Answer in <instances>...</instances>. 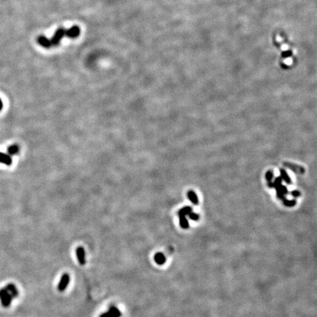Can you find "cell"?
I'll return each instance as SVG.
<instances>
[{
	"mask_svg": "<svg viewBox=\"0 0 317 317\" xmlns=\"http://www.w3.org/2000/svg\"><path fill=\"white\" fill-rule=\"evenodd\" d=\"M80 34V29L79 26H74L73 27L65 30L64 28H59L54 33V36L51 39H48L45 36H40L37 38V42L40 45L44 48H50L52 46H56L59 43L62 38L64 37H68L70 38H75Z\"/></svg>",
	"mask_w": 317,
	"mask_h": 317,
	"instance_id": "cell-1",
	"label": "cell"
},
{
	"mask_svg": "<svg viewBox=\"0 0 317 317\" xmlns=\"http://www.w3.org/2000/svg\"><path fill=\"white\" fill-rule=\"evenodd\" d=\"M19 296V291L13 284H9L0 291V299L4 307L10 305L13 299Z\"/></svg>",
	"mask_w": 317,
	"mask_h": 317,
	"instance_id": "cell-2",
	"label": "cell"
},
{
	"mask_svg": "<svg viewBox=\"0 0 317 317\" xmlns=\"http://www.w3.org/2000/svg\"><path fill=\"white\" fill-rule=\"evenodd\" d=\"M70 275L68 273H64L62 275L60 281H59L58 285H57V290L59 292H63L67 288L68 284L70 283Z\"/></svg>",
	"mask_w": 317,
	"mask_h": 317,
	"instance_id": "cell-3",
	"label": "cell"
},
{
	"mask_svg": "<svg viewBox=\"0 0 317 317\" xmlns=\"http://www.w3.org/2000/svg\"><path fill=\"white\" fill-rule=\"evenodd\" d=\"M76 255L78 262L81 266H84L86 263L85 259V250L83 247L79 246L76 249Z\"/></svg>",
	"mask_w": 317,
	"mask_h": 317,
	"instance_id": "cell-4",
	"label": "cell"
},
{
	"mask_svg": "<svg viewBox=\"0 0 317 317\" xmlns=\"http://www.w3.org/2000/svg\"><path fill=\"white\" fill-rule=\"evenodd\" d=\"M121 312L115 306H111L107 313L102 314L99 317H120Z\"/></svg>",
	"mask_w": 317,
	"mask_h": 317,
	"instance_id": "cell-5",
	"label": "cell"
},
{
	"mask_svg": "<svg viewBox=\"0 0 317 317\" xmlns=\"http://www.w3.org/2000/svg\"><path fill=\"white\" fill-rule=\"evenodd\" d=\"M284 165H285L286 167H287L289 169L292 170L293 172H295V173H297L303 174L304 173H305V169H304L302 166H299V165L293 164H291V163H287V162L284 163Z\"/></svg>",
	"mask_w": 317,
	"mask_h": 317,
	"instance_id": "cell-6",
	"label": "cell"
},
{
	"mask_svg": "<svg viewBox=\"0 0 317 317\" xmlns=\"http://www.w3.org/2000/svg\"><path fill=\"white\" fill-rule=\"evenodd\" d=\"M276 192L277 197L281 200L284 199V198H285V195H287L288 193V191L287 188H286V186H283V185H282V186H280L279 188L276 189Z\"/></svg>",
	"mask_w": 317,
	"mask_h": 317,
	"instance_id": "cell-7",
	"label": "cell"
},
{
	"mask_svg": "<svg viewBox=\"0 0 317 317\" xmlns=\"http://www.w3.org/2000/svg\"><path fill=\"white\" fill-rule=\"evenodd\" d=\"M154 261L158 265H162L166 262V258L165 255L162 253H157L154 255Z\"/></svg>",
	"mask_w": 317,
	"mask_h": 317,
	"instance_id": "cell-8",
	"label": "cell"
},
{
	"mask_svg": "<svg viewBox=\"0 0 317 317\" xmlns=\"http://www.w3.org/2000/svg\"><path fill=\"white\" fill-rule=\"evenodd\" d=\"M280 173H281V177L282 178V180H283L287 184H292V180L289 177V175H288L287 172H286L284 169H280Z\"/></svg>",
	"mask_w": 317,
	"mask_h": 317,
	"instance_id": "cell-9",
	"label": "cell"
},
{
	"mask_svg": "<svg viewBox=\"0 0 317 317\" xmlns=\"http://www.w3.org/2000/svg\"><path fill=\"white\" fill-rule=\"evenodd\" d=\"M187 197L189 198V200L194 205H197L198 204V198L197 196L196 195V193L192 190L189 191L187 192Z\"/></svg>",
	"mask_w": 317,
	"mask_h": 317,
	"instance_id": "cell-10",
	"label": "cell"
},
{
	"mask_svg": "<svg viewBox=\"0 0 317 317\" xmlns=\"http://www.w3.org/2000/svg\"><path fill=\"white\" fill-rule=\"evenodd\" d=\"M192 211V209L190 206H185L184 208L180 209L179 211H178V215L186 217V216L189 215Z\"/></svg>",
	"mask_w": 317,
	"mask_h": 317,
	"instance_id": "cell-11",
	"label": "cell"
},
{
	"mask_svg": "<svg viewBox=\"0 0 317 317\" xmlns=\"http://www.w3.org/2000/svg\"><path fill=\"white\" fill-rule=\"evenodd\" d=\"M179 222L181 228L184 229L189 228V222L184 216H179Z\"/></svg>",
	"mask_w": 317,
	"mask_h": 317,
	"instance_id": "cell-12",
	"label": "cell"
},
{
	"mask_svg": "<svg viewBox=\"0 0 317 317\" xmlns=\"http://www.w3.org/2000/svg\"><path fill=\"white\" fill-rule=\"evenodd\" d=\"M282 200H283V204L285 205L286 206H288V207L294 206L295 205H296V203H297L296 200H288V199H286V198L285 197V198H284V199H283Z\"/></svg>",
	"mask_w": 317,
	"mask_h": 317,
	"instance_id": "cell-13",
	"label": "cell"
},
{
	"mask_svg": "<svg viewBox=\"0 0 317 317\" xmlns=\"http://www.w3.org/2000/svg\"><path fill=\"white\" fill-rule=\"evenodd\" d=\"M282 178L281 177H277L275 178L274 182H273V188L275 189L279 188L280 186H282Z\"/></svg>",
	"mask_w": 317,
	"mask_h": 317,
	"instance_id": "cell-14",
	"label": "cell"
},
{
	"mask_svg": "<svg viewBox=\"0 0 317 317\" xmlns=\"http://www.w3.org/2000/svg\"><path fill=\"white\" fill-rule=\"evenodd\" d=\"M266 179L267 181V182H271L272 181L273 176H274V174H273L272 170H269L266 172Z\"/></svg>",
	"mask_w": 317,
	"mask_h": 317,
	"instance_id": "cell-15",
	"label": "cell"
},
{
	"mask_svg": "<svg viewBox=\"0 0 317 317\" xmlns=\"http://www.w3.org/2000/svg\"><path fill=\"white\" fill-rule=\"evenodd\" d=\"M188 216H189V217L190 218L191 220H199V215L197 214H195V213L191 212Z\"/></svg>",
	"mask_w": 317,
	"mask_h": 317,
	"instance_id": "cell-16",
	"label": "cell"
},
{
	"mask_svg": "<svg viewBox=\"0 0 317 317\" xmlns=\"http://www.w3.org/2000/svg\"><path fill=\"white\" fill-rule=\"evenodd\" d=\"M291 195H292L293 197H298L301 195V193H300V192H299L297 190H294V191L291 192Z\"/></svg>",
	"mask_w": 317,
	"mask_h": 317,
	"instance_id": "cell-17",
	"label": "cell"
}]
</instances>
